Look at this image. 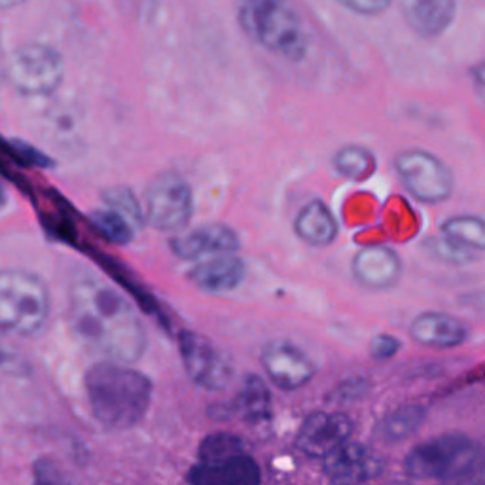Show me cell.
<instances>
[{"instance_id": "cell-1", "label": "cell", "mask_w": 485, "mask_h": 485, "mask_svg": "<svg viewBox=\"0 0 485 485\" xmlns=\"http://www.w3.org/2000/svg\"><path fill=\"white\" fill-rule=\"evenodd\" d=\"M68 322L80 344L109 363L133 364L148 346L135 305L99 279H84L70 289Z\"/></svg>"}, {"instance_id": "cell-2", "label": "cell", "mask_w": 485, "mask_h": 485, "mask_svg": "<svg viewBox=\"0 0 485 485\" xmlns=\"http://www.w3.org/2000/svg\"><path fill=\"white\" fill-rule=\"evenodd\" d=\"M89 408L106 430H130L145 419L152 402V380L130 364L103 361L84 375Z\"/></svg>"}, {"instance_id": "cell-3", "label": "cell", "mask_w": 485, "mask_h": 485, "mask_svg": "<svg viewBox=\"0 0 485 485\" xmlns=\"http://www.w3.org/2000/svg\"><path fill=\"white\" fill-rule=\"evenodd\" d=\"M485 464V447L463 433H445L418 444L406 455L404 471L413 480L461 485Z\"/></svg>"}, {"instance_id": "cell-4", "label": "cell", "mask_w": 485, "mask_h": 485, "mask_svg": "<svg viewBox=\"0 0 485 485\" xmlns=\"http://www.w3.org/2000/svg\"><path fill=\"white\" fill-rule=\"evenodd\" d=\"M247 37L284 59H300L305 53V31L298 12L281 0H248L238 10Z\"/></svg>"}, {"instance_id": "cell-5", "label": "cell", "mask_w": 485, "mask_h": 485, "mask_svg": "<svg viewBox=\"0 0 485 485\" xmlns=\"http://www.w3.org/2000/svg\"><path fill=\"white\" fill-rule=\"evenodd\" d=\"M51 313L49 289L42 277L27 269H4L0 275V322L17 336L40 334Z\"/></svg>"}, {"instance_id": "cell-6", "label": "cell", "mask_w": 485, "mask_h": 485, "mask_svg": "<svg viewBox=\"0 0 485 485\" xmlns=\"http://www.w3.org/2000/svg\"><path fill=\"white\" fill-rule=\"evenodd\" d=\"M392 166L406 192L419 203L440 205L454 195V171L433 152L423 148L402 150Z\"/></svg>"}, {"instance_id": "cell-7", "label": "cell", "mask_w": 485, "mask_h": 485, "mask_svg": "<svg viewBox=\"0 0 485 485\" xmlns=\"http://www.w3.org/2000/svg\"><path fill=\"white\" fill-rule=\"evenodd\" d=\"M6 76L22 95H51L65 80V59L61 51L49 44H23L12 53Z\"/></svg>"}, {"instance_id": "cell-8", "label": "cell", "mask_w": 485, "mask_h": 485, "mask_svg": "<svg viewBox=\"0 0 485 485\" xmlns=\"http://www.w3.org/2000/svg\"><path fill=\"white\" fill-rule=\"evenodd\" d=\"M147 224L157 231H183L193 217V192L175 171L154 176L145 192Z\"/></svg>"}, {"instance_id": "cell-9", "label": "cell", "mask_w": 485, "mask_h": 485, "mask_svg": "<svg viewBox=\"0 0 485 485\" xmlns=\"http://www.w3.org/2000/svg\"><path fill=\"white\" fill-rule=\"evenodd\" d=\"M178 351L190 380L205 391H222L233 377L228 356L203 334L183 330L178 334Z\"/></svg>"}, {"instance_id": "cell-10", "label": "cell", "mask_w": 485, "mask_h": 485, "mask_svg": "<svg viewBox=\"0 0 485 485\" xmlns=\"http://www.w3.org/2000/svg\"><path fill=\"white\" fill-rule=\"evenodd\" d=\"M260 363L269 382L281 391H298L317 373L313 358L286 339L267 341L260 351Z\"/></svg>"}, {"instance_id": "cell-11", "label": "cell", "mask_w": 485, "mask_h": 485, "mask_svg": "<svg viewBox=\"0 0 485 485\" xmlns=\"http://www.w3.org/2000/svg\"><path fill=\"white\" fill-rule=\"evenodd\" d=\"M353 428L355 425L347 413L313 411L298 430L296 447L308 457L325 459L349 442Z\"/></svg>"}, {"instance_id": "cell-12", "label": "cell", "mask_w": 485, "mask_h": 485, "mask_svg": "<svg viewBox=\"0 0 485 485\" xmlns=\"http://www.w3.org/2000/svg\"><path fill=\"white\" fill-rule=\"evenodd\" d=\"M322 471L332 485H363L383 474L385 461L373 449L347 442L322 459Z\"/></svg>"}, {"instance_id": "cell-13", "label": "cell", "mask_w": 485, "mask_h": 485, "mask_svg": "<svg viewBox=\"0 0 485 485\" xmlns=\"http://www.w3.org/2000/svg\"><path fill=\"white\" fill-rule=\"evenodd\" d=\"M351 272L355 281L368 291H392L402 279L404 264L397 250L389 245L373 243L363 247L353 256Z\"/></svg>"}, {"instance_id": "cell-14", "label": "cell", "mask_w": 485, "mask_h": 485, "mask_svg": "<svg viewBox=\"0 0 485 485\" xmlns=\"http://www.w3.org/2000/svg\"><path fill=\"white\" fill-rule=\"evenodd\" d=\"M171 250L181 260H197L203 256L233 255L241 248L239 233L228 224H203L192 231L173 238Z\"/></svg>"}, {"instance_id": "cell-15", "label": "cell", "mask_w": 485, "mask_h": 485, "mask_svg": "<svg viewBox=\"0 0 485 485\" xmlns=\"http://www.w3.org/2000/svg\"><path fill=\"white\" fill-rule=\"evenodd\" d=\"M471 330L464 322L449 313L425 311L409 325V337L421 347L455 349L469 341Z\"/></svg>"}, {"instance_id": "cell-16", "label": "cell", "mask_w": 485, "mask_h": 485, "mask_svg": "<svg viewBox=\"0 0 485 485\" xmlns=\"http://www.w3.org/2000/svg\"><path fill=\"white\" fill-rule=\"evenodd\" d=\"M247 277V265L233 255L214 256L197 264L188 272V281L207 294H228L238 291Z\"/></svg>"}, {"instance_id": "cell-17", "label": "cell", "mask_w": 485, "mask_h": 485, "mask_svg": "<svg viewBox=\"0 0 485 485\" xmlns=\"http://www.w3.org/2000/svg\"><path fill=\"white\" fill-rule=\"evenodd\" d=\"M406 25L421 39H438L454 25L457 4L454 0H406L400 4Z\"/></svg>"}, {"instance_id": "cell-18", "label": "cell", "mask_w": 485, "mask_h": 485, "mask_svg": "<svg viewBox=\"0 0 485 485\" xmlns=\"http://www.w3.org/2000/svg\"><path fill=\"white\" fill-rule=\"evenodd\" d=\"M188 481L190 485H262L260 466L247 454L222 463H197L188 472Z\"/></svg>"}, {"instance_id": "cell-19", "label": "cell", "mask_w": 485, "mask_h": 485, "mask_svg": "<svg viewBox=\"0 0 485 485\" xmlns=\"http://www.w3.org/2000/svg\"><path fill=\"white\" fill-rule=\"evenodd\" d=\"M294 231L305 245L325 248L337 239L339 224L325 202L311 200L298 211Z\"/></svg>"}, {"instance_id": "cell-20", "label": "cell", "mask_w": 485, "mask_h": 485, "mask_svg": "<svg viewBox=\"0 0 485 485\" xmlns=\"http://www.w3.org/2000/svg\"><path fill=\"white\" fill-rule=\"evenodd\" d=\"M229 416H239L247 423H262L272 418V392L262 377L248 373L233 399Z\"/></svg>"}, {"instance_id": "cell-21", "label": "cell", "mask_w": 485, "mask_h": 485, "mask_svg": "<svg viewBox=\"0 0 485 485\" xmlns=\"http://www.w3.org/2000/svg\"><path fill=\"white\" fill-rule=\"evenodd\" d=\"M427 419V409L418 404H406L382 419L377 425V436L387 444H399L413 436Z\"/></svg>"}, {"instance_id": "cell-22", "label": "cell", "mask_w": 485, "mask_h": 485, "mask_svg": "<svg viewBox=\"0 0 485 485\" xmlns=\"http://www.w3.org/2000/svg\"><path fill=\"white\" fill-rule=\"evenodd\" d=\"M332 166L339 176L361 183L375 173L377 159L366 147L346 145L334 152Z\"/></svg>"}, {"instance_id": "cell-23", "label": "cell", "mask_w": 485, "mask_h": 485, "mask_svg": "<svg viewBox=\"0 0 485 485\" xmlns=\"http://www.w3.org/2000/svg\"><path fill=\"white\" fill-rule=\"evenodd\" d=\"M440 233L476 255L485 253V219L476 217V214H455V217H449L442 224Z\"/></svg>"}, {"instance_id": "cell-24", "label": "cell", "mask_w": 485, "mask_h": 485, "mask_svg": "<svg viewBox=\"0 0 485 485\" xmlns=\"http://www.w3.org/2000/svg\"><path fill=\"white\" fill-rule=\"evenodd\" d=\"M89 224H92L97 236H101L104 241H109L112 245L125 247L135 238V226L125 219L123 214L109 207L97 209L89 214Z\"/></svg>"}, {"instance_id": "cell-25", "label": "cell", "mask_w": 485, "mask_h": 485, "mask_svg": "<svg viewBox=\"0 0 485 485\" xmlns=\"http://www.w3.org/2000/svg\"><path fill=\"white\" fill-rule=\"evenodd\" d=\"M239 455H245V444L231 433H212L203 438L197 449V459L203 464L222 463Z\"/></svg>"}, {"instance_id": "cell-26", "label": "cell", "mask_w": 485, "mask_h": 485, "mask_svg": "<svg viewBox=\"0 0 485 485\" xmlns=\"http://www.w3.org/2000/svg\"><path fill=\"white\" fill-rule=\"evenodd\" d=\"M423 248L435 260H438L442 264H447V265H455V267L469 265V264L476 262V258H478V255L472 253V250L457 245L452 239H447L445 236H442V233L436 238H428L425 241Z\"/></svg>"}, {"instance_id": "cell-27", "label": "cell", "mask_w": 485, "mask_h": 485, "mask_svg": "<svg viewBox=\"0 0 485 485\" xmlns=\"http://www.w3.org/2000/svg\"><path fill=\"white\" fill-rule=\"evenodd\" d=\"M104 197V203L109 209L123 214L125 219H128L133 226H142L147 224V217H145V207H142L139 202L135 193L128 188V186H116V188H111L106 190L103 193Z\"/></svg>"}, {"instance_id": "cell-28", "label": "cell", "mask_w": 485, "mask_h": 485, "mask_svg": "<svg viewBox=\"0 0 485 485\" xmlns=\"http://www.w3.org/2000/svg\"><path fill=\"white\" fill-rule=\"evenodd\" d=\"M6 147H8V154L17 161V164H22L25 167H32V169H53L56 167V159L23 139L10 137V139H6Z\"/></svg>"}, {"instance_id": "cell-29", "label": "cell", "mask_w": 485, "mask_h": 485, "mask_svg": "<svg viewBox=\"0 0 485 485\" xmlns=\"http://www.w3.org/2000/svg\"><path fill=\"white\" fill-rule=\"evenodd\" d=\"M34 485H76L70 474L51 457H40L32 464Z\"/></svg>"}, {"instance_id": "cell-30", "label": "cell", "mask_w": 485, "mask_h": 485, "mask_svg": "<svg viewBox=\"0 0 485 485\" xmlns=\"http://www.w3.org/2000/svg\"><path fill=\"white\" fill-rule=\"evenodd\" d=\"M402 344L399 337L391 334H377L370 341V356L373 361H389L394 355H399Z\"/></svg>"}, {"instance_id": "cell-31", "label": "cell", "mask_w": 485, "mask_h": 485, "mask_svg": "<svg viewBox=\"0 0 485 485\" xmlns=\"http://www.w3.org/2000/svg\"><path fill=\"white\" fill-rule=\"evenodd\" d=\"M339 6H344L358 15H380L385 10L391 8L389 0H344V3H339Z\"/></svg>"}, {"instance_id": "cell-32", "label": "cell", "mask_w": 485, "mask_h": 485, "mask_svg": "<svg viewBox=\"0 0 485 485\" xmlns=\"http://www.w3.org/2000/svg\"><path fill=\"white\" fill-rule=\"evenodd\" d=\"M461 485H485V464H481L480 469L471 478H466Z\"/></svg>"}, {"instance_id": "cell-33", "label": "cell", "mask_w": 485, "mask_h": 485, "mask_svg": "<svg viewBox=\"0 0 485 485\" xmlns=\"http://www.w3.org/2000/svg\"><path fill=\"white\" fill-rule=\"evenodd\" d=\"M472 78H474V82H476L478 85L485 87V61H481L480 65H476V67L472 68Z\"/></svg>"}]
</instances>
